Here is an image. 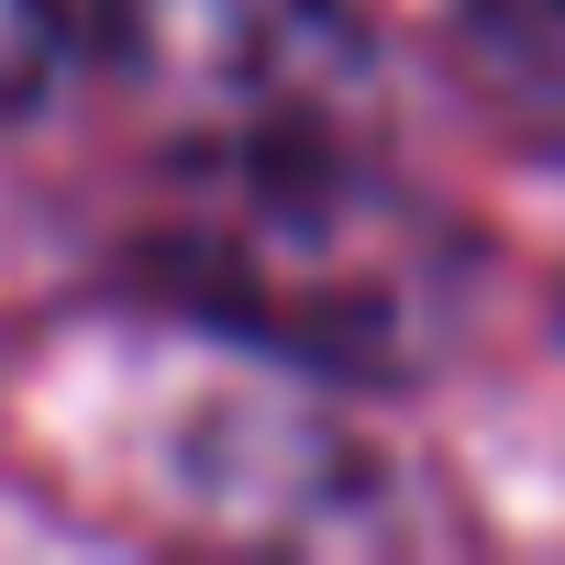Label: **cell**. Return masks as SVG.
<instances>
[{"instance_id":"cell-1","label":"cell","mask_w":565,"mask_h":565,"mask_svg":"<svg viewBox=\"0 0 565 565\" xmlns=\"http://www.w3.org/2000/svg\"><path fill=\"white\" fill-rule=\"evenodd\" d=\"M167 311L222 322L322 377H399L455 322V233L388 178L377 145L178 167V222L145 233Z\"/></svg>"},{"instance_id":"cell-2","label":"cell","mask_w":565,"mask_h":565,"mask_svg":"<svg viewBox=\"0 0 565 565\" xmlns=\"http://www.w3.org/2000/svg\"><path fill=\"white\" fill-rule=\"evenodd\" d=\"M100 67L178 167L377 145V45L344 0H100Z\"/></svg>"},{"instance_id":"cell-3","label":"cell","mask_w":565,"mask_h":565,"mask_svg":"<svg viewBox=\"0 0 565 565\" xmlns=\"http://www.w3.org/2000/svg\"><path fill=\"white\" fill-rule=\"evenodd\" d=\"M444 67L499 145L565 167V0H444Z\"/></svg>"},{"instance_id":"cell-4","label":"cell","mask_w":565,"mask_h":565,"mask_svg":"<svg viewBox=\"0 0 565 565\" xmlns=\"http://www.w3.org/2000/svg\"><path fill=\"white\" fill-rule=\"evenodd\" d=\"M56 56H67V12L56 0H0V122H23L56 89Z\"/></svg>"}]
</instances>
